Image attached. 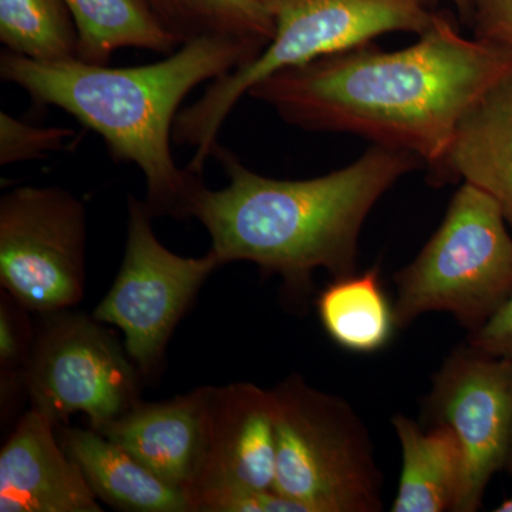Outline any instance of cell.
Segmentation results:
<instances>
[{
	"mask_svg": "<svg viewBox=\"0 0 512 512\" xmlns=\"http://www.w3.org/2000/svg\"><path fill=\"white\" fill-rule=\"evenodd\" d=\"M275 35L252 62L211 82L178 113L174 141L195 148L188 170L202 174L238 101L256 83L289 67L372 43L392 32L423 35L433 26L436 0H261Z\"/></svg>",
	"mask_w": 512,
	"mask_h": 512,
	"instance_id": "277c9868",
	"label": "cell"
},
{
	"mask_svg": "<svg viewBox=\"0 0 512 512\" xmlns=\"http://www.w3.org/2000/svg\"><path fill=\"white\" fill-rule=\"evenodd\" d=\"M264 47L232 37H200L160 62L120 67L74 59L37 62L3 50L0 77L53 106L103 138L117 163L137 165L151 215L188 220L204 187L201 174L180 168L171 153L181 104L200 84L214 82L255 59Z\"/></svg>",
	"mask_w": 512,
	"mask_h": 512,
	"instance_id": "3957f363",
	"label": "cell"
},
{
	"mask_svg": "<svg viewBox=\"0 0 512 512\" xmlns=\"http://www.w3.org/2000/svg\"><path fill=\"white\" fill-rule=\"evenodd\" d=\"M419 37L392 52L372 42L289 67L256 83L248 96L291 126L400 148L430 170L471 104L510 72L512 52L464 37L440 13Z\"/></svg>",
	"mask_w": 512,
	"mask_h": 512,
	"instance_id": "6da1fadb",
	"label": "cell"
},
{
	"mask_svg": "<svg viewBox=\"0 0 512 512\" xmlns=\"http://www.w3.org/2000/svg\"><path fill=\"white\" fill-rule=\"evenodd\" d=\"M79 35L77 59L109 64L117 50L168 56L181 43L161 25L146 0H64Z\"/></svg>",
	"mask_w": 512,
	"mask_h": 512,
	"instance_id": "e0dca14e",
	"label": "cell"
},
{
	"mask_svg": "<svg viewBox=\"0 0 512 512\" xmlns=\"http://www.w3.org/2000/svg\"><path fill=\"white\" fill-rule=\"evenodd\" d=\"M495 511L497 512H512V497L508 498V500H505L504 503H501L498 505L497 508H495Z\"/></svg>",
	"mask_w": 512,
	"mask_h": 512,
	"instance_id": "4316f807",
	"label": "cell"
},
{
	"mask_svg": "<svg viewBox=\"0 0 512 512\" xmlns=\"http://www.w3.org/2000/svg\"><path fill=\"white\" fill-rule=\"evenodd\" d=\"M62 446L96 497L111 507L134 512H191L183 491L164 483L99 431L64 430Z\"/></svg>",
	"mask_w": 512,
	"mask_h": 512,
	"instance_id": "9a60e30c",
	"label": "cell"
},
{
	"mask_svg": "<svg viewBox=\"0 0 512 512\" xmlns=\"http://www.w3.org/2000/svg\"><path fill=\"white\" fill-rule=\"evenodd\" d=\"M87 214L64 188L23 185L0 200V284L20 308L47 315L82 301Z\"/></svg>",
	"mask_w": 512,
	"mask_h": 512,
	"instance_id": "ba28073f",
	"label": "cell"
},
{
	"mask_svg": "<svg viewBox=\"0 0 512 512\" xmlns=\"http://www.w3.org/2000/svg\"><path fill=\"white\" fill-rule=\"evenodd\" d=\"M154 15L183 45L200 37H232L265 47L274 20L261 0H146Z\"/></svg>",
	"mask_w": 512,
	"mask_h": 512,
	"instance_id": "d6986e66",
	"label": "cell"
},
{
	"mask_svg": "<svg viewBox=\"0 0 512 512\" xmlns=\"http://www.w3.org/2000/svg\"><path fill=\"white\" fill-rule=\"evenodd\" d=\"M195 512H306L296 501L275 490L238 488L204 498Z\"/></svg>",
	"mask_w": 512,
	"mask_h": 512,
	"instance_id": "7402d4cb",
	"label": "cell"
},
{
	"mask_svg": "<svg viewBox=\"0 0 512 512\" xmlns=\"http://www.w3.org/2000/svg\"><path fill=\"white\" fill-rule=\"evenodd\" d=\"M76 137L72 128L39 127L0 113V164L12 165L45 158L64 150Z\"/></svg>",
	"mask_w": 512,
	"mask_h": 512,
	"instance_id": "44dd1931",
	"label": "cell"
},
{
	"mask_svg": "<svg viewBox=\"0 0 512 512\" xmlns=\"http://www.w3.org/2000/svg\"><path fill=\"white\" fill-rule=\"evenodd\" d=\"M402 446V474L393 512H457L464 485V456L450 427L424 431L416 421L392 419Z\"/></svg>",
	"mask_w": 512,
	"mask_h": 512,
	"instance_id": "2e32d148",
	"label": "cell"
},
{
	"mask_svg": "<svg viewBox=\"0 0 512 512\" xmlns=\"http://www.w3.org/2000/svg\"><path fill=\"white\" fill-rule=\"evenodd\" d=\"M505 470H507L508 473H510L512 476V440H511L510 454H508L507 466H505Z\"/></svg>",
	"mask_w": 512,
	"mask_h": 512,
	"instance_id": "83f0119b",
	"label": "cell"
},
{
	"mask_svg": "<svg viewBox=\"0 0 512 512\" xmlns=\"http://www.w3.org/2000/svg\"><path fill=\"white\" fill-rule=\"evenodd\" d=\"M212 157L227 174L222 190L202 187L191 218L207 229L225 264L247 261L306 293L312 274H355L367 215L404 175L424 167L416 154L373 144L355 163L311 180H275L249 170L220 143Z\"/></svg>",
	"mask_w": 512,
	"mask_h": 512,
	"instance_id": "7a4b0ae2",
	"label": "cell"
},
{
	"mask_svg": "<svg viewBox=\"0 0 512 512\" xmlns=\"http://www.w3.org/2000/svg\"><path fill=\"white\" fill-rule=\"evenodd\" d=\"M468 345L485 355L512 360V293L487 323L470 332Z\"/></svg>",
	"mask_w": 512,
	"mask_h": 512,
	"instance_id": "cb8c5ba5",
	"label": "cell"
},
{
	"mask_svg": "<svg viewBox=\"0 0 512 512\" xmlns=\"http://www.w3.org/2000/svg\"><path fill=\"white\" fill-rule=\"evenodd\" d=\"M437 187L473 185L497 202L512 231V69L461 117L446 154L429 170Z\"/></svg>",
	"mask_w": 512,
	"mask_h": 512,
	"instance_id": "5bb4252c",
	"label": "cell"
},
{
	"mask_svg": "<svg viewBox=\"0 0 512 512\" xmlns=\"http://www.w3.org/2000/svg\"><path fill=\"white\" fill-rule=\"evenodd\" d=\"M25 353L20 336L18 318H15L9 303H0V360L6 365H15Z\"/></svg>",
	"mask_w": 512,
	"mask_h": 512,
	"instance_id": "d4e9b609",
	"label": "cell"
},
{
	"mask_svg": "<svg viewBox=\"0 0 512 512\" xmlns=\"http://www.w3.org/2000/svg\"><path fill=\"white\" fill-rule=\"evenodd\" d=\"M275 467L274 390L247 382L214 387L204 457L188 493L191 512L204 498L224 491L274 490Z\"/></svg>",
	"mask_w": 512,
	"mask_h": 512,
	"instance_id": "8fae6325",
	"label": "cell"
},
{
	"mask_svg": "<svg viewBox=\"0 0 512 512\" xmlns=\"http://www.w3.org/2000/svg\"><path fill=\"white\" fill-rule=\"evenodd\" d=\"M493 198L463 183L416 259L397 272V328L446 312L474 332L512 293V231Z\"/></svg>",
	"mask_w": 512,
	"mask_h": 512,
	"instance_id": "8992f818",
	"label": "cell"
},
{
	"mask_svg": "<svg viewBox=\"0 0 512 512\" xmlns=\"http://www.w3.org/2000/svg\"><path fill=\"white\" fill-rule=\"evenodd\" d=\"M25 360L32 409L60 423L84 413L101 431L138 403L136 363L94 316L42 315Z\"/></svg>",
	"mask_w": 512,
	"mask_h": 512,
	"instance_id": "52a82bcc",
	"label": "cell"
},
{
	"mask_svg": "<svg viewBox=\"0 0 512 512\" xmlns=\"http://www.w3.org/2000/svg\"><path fill=\"white\" fill-rule=\"evenodd\" d=\"M0 42L37 62L77 59L79 35L64 0H0Z\"/></svg>",
	"mask_w": 512,
	"mask_h": 512,
	"instance_id": "ffe728a7",
	"label": "cell"
},
{
	"mask_svg": "<svg viewBox=\"0 0 512 512\" xmlns=\"http://www.w3.org/2000/svg\"><path fill=\"white\" fill-rule=\"evenodd\" d=\"M212 389L200 387L163 403L138 402L99 433L188 497L204 457Z\"/></svg>",
	"mask_w": 512,
	"mask_h": 512,
	"instance_id": "4fadbf2b",
	"label": "cell"
},
{
	"mask_svg": "<svg viewBox=\"0 0 512 512\" xmlns=\"http://www.w3.org/2000/svg\"><path fill=\"white\" fill-rule=\"evenodd\" d=\"M274 490L306 512L383 510V476L362 419L342 397L292 375L274 389Z\"/></svg>",
	"mask_w": 512,
	"mask_h": 512,
	"instance_id": "5b68a950",
	"label": "cell"
},
{
	"mask_svg": "<svg viewBox=\"0 0 512 512\" xmlns=\"http://www.w3.org/2000/svg\"><path fill=\"white\" fill-rule=\"evenodd\" d=\"M439 2V0H436ZM451 2L456 5L458 12H460L461 18L464 19V22L468 23L470 20L471 12H473L474 0H451Z\"/></svg>",
	"mask_w": 512,
	"mask_h": 512,
	"instance_id": "484cf974",
	"label": "cell"
},
{
	"mask_svg": "<svg viewBox=\"0 0 512 512\" xmlns=\"http://www.w3.org/2000/svg\"><path fill=\"white\" fill-rule=\"evenodd\" d=\"M433 424L450 427L464 456V485L457 512H474L498 471L505 470L512 440V360L460 348L444 360L426 400Z\"/></svg>",
	"mask_w": 512,
	"mask_h": 512,
	"instance_id": "30bf717a",
	"label": "cell"
},
{
	"mask_svg": "<svg viewBox=\"0 0 512 512\" xmlns=\"http://www.w3.org/2000/svg\"><path fill=\"white\" fill-rule=\"evenodd\" d=\"M316 308L329 338L353 353L386 348L397 328L377 269L336 278L320 292Z\"/></svg>",
	"mask_w": 512,
	"mask_h": 512,
	"instance_id": "ac0fdd59",
	"label": "cell"
},
{
	"mask_svg": "<svg viewBox=\"0 0 512 512\" xmlns=\"http://www.w3.org/2000/svg\"><path fill=\"white\" fill-rule=\"evenodd\" d=\"M55 424L35 409L20 417L0 451V512L103 511Z\"/></svg>",
	"mask_w": 512,
	"mask_h": 512,
	"instance_id": "7c38bea8",
	"label": "cell"
},
{
	"mask_svg": "<svg viewBox=\"0 0 512 512\" xmlns=\"http://www.w3.org/2000/svg\"><path fill=\"white\" fill-rule=\"evenodd\" d=\"M468 23L477 39L512 52V0H474Z\"/></svg>",
	"mask_w": 512,
	"mask_h": 512,
	"instance_id": "603a6c76",
	"label": "cell"
},
{
	"mask_svg": "<svg viewBox=\"0 0 512 512\" xmlns=\"http://www.w3.org/2000/svg\"><path fill=\"white\" fill-rule=\"evenodd\" d=\"M127 242L116 281L93 316L119 328L144 375L156 373L168 340L208 276L224 265L212 249L201 258L174 254L154 232L146 202L128 195Z\"/></svg>",
	"mask_w": 512,
	"mask_h": 512,
	"instance_id": "9c48e42d",
	"label": "cell"
}]
</instances>
